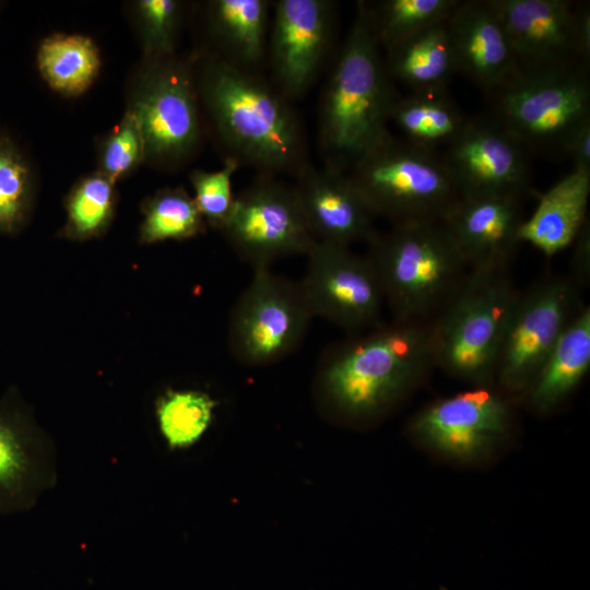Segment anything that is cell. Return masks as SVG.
Masks as SVG:
<instances>
[{"label": "cell", "mask_w": 590, "mask_h": 590, "mask_svg": "<svg viewBox=\"0 0 590 590\" xmlns=\"http://www.w3.org/2000/svg\"><path fill=\"white\" fill-rule=\"evenodd\" d=\"M435 366L432 321L391 319L326 349L311 382L312 403L332 425L366 428L390 414Z\"/></svg>", "instance_id": "cell-1"}, {"label": "cell", "mask_w": 590, "mask_h": 590, "mask_svg": "<svg viewBox=\"0 0 590 590\" xmlns=\"http://www.w3.org/2000/svg\"><path fill=\"white\" fill-rule=\"evenodd\" d=\"M192 72L225 158L273 177L296 178L310 165L299 118L271 82L210 52L200 56Z\"/></svg>", "instance_id": "cell-2"}, {"label": "cell", "mask_w": 590, "mask_h": 590, "mask_svg": "<svg viewBox=\"0 0 590 590\" xmlns=\"http://www.w3.org/2000/svg\"><path fill=\"white\" fill-rule=\"evenodd\" d=\"M380 48L366 1H359L320 98L318 137L326 165L347 172L390 133L398 96Z\"/></svg>", "instance_id": "cell-3"}, {"label": "cell", "mask_w": 590, "mask_h": 590, "mask_svg": "<svg viewBox=\"0 0 590 590\" xmlns=\"http://www.w3.org/2000/svg\"><path fill=\"white\" fill-rule=\"evenodd\" d=\"M392 319L433 321L470 269L441 220L392 224L368 245Z\"/></svg>", "instance_id": "cell-4"}, {"label": "cell", "mask_w": 590, "mask_h": 590, "mask_svg": "<svg viewBox=\"0 0 590 590\" xmlns=\"http://www.w3.org/2000/svg\"><path fill=\"white\" fill-rule=\"evenodd\" d=\"M518 290L509 267L470 271L456 296L432 321L435 365L473 387L494 385Z\"/></svg>", "instance_id": "cell-5"}, {"label": "cell", "mask_w": 590, "mask_h": 590, "mask_svg": "<svg viewBox=\"0 0 590 590\" xmlns=\"http://www.w3.org/2000/svg\"><path fill=\"white\" fill-rule=\"evenodd\" d=\"M589 64L521 68L494 92L492 116L529 154L564 155L590 121Z\"/></svg>", "instance_id": "cell-6"}, {"label": "cell", "mask_w": 590, "mask_h": 590, "mask_svg": "<svg viewBox=\"0 0 590 590\" xmlns=\"http://www.w3.org/2000/svg\"><path fill=\"white\" fill-rule=\"evenodd\" d=\"M346 173L375 215L391 225L442 220L460 198L439 151L391 133Z\"/></svg>", "instance_id": "cell-7"}, {"label": "cell", "mask_w": 590, "mask_h": 590, "mask_svg": "<svg viewBox=\"0 0 590 590\" xmlns=\"http://www.w3.org/2000/svg\"><path fill=\"white\" fill-rule=\"evenodd\" d=\"M571 275L546 273L518 290L497 358L494 385L523 394L559 337L585 305Z\"/></svg>", "instance_id": "cell-8"}, {"label": "cell", "mask_w": 590, "mask_h": 590, "mask_svg": "<svg viewBox=\"0 0 590 590\" xmlns=\"http://www.w3.org/2000/svg\"><path fill=\"white\" fill-rule=\"evenodd\" d=\"M312 318L299 282L270 268L253 270L231 312V354L247 367L278 363L302 345Z\"/></svg>", "instance_id": "cell-9"}, {"label": "cell", "mask_w": 590, "mask_h": 590, "mask_svg": "<svg viewBox=\"0 0 590 590\" xmlns=\"http://www.w3.org/2000/svg\"><path fill=\"white\" fill-rule=\"evenodd\" d=\"M145 142V162L172 166L187 160L201 139L192 67L175 55L146 59L127 107Z\"/></svg>", "instance_id": "cell-10"}, {"label": "cell", "mask_w": 590, "mask_h": 590, "mask_svg": "<svg viewBox=\"0 0 590 590\" xmlns=\"http://www.w3.org/2000/svg\"><path fill=\"white\" fill-rule=\"evenodd\" d=\"M221 232L234 253L252 270L270 268L285 257L307 256L316 244L294 187L266 175L235 196Z\"/></svg>", "instance_id": "cell-11"}, {"label": "cell", "mask_w": 590, "mask_h": 590, "mask_svg": "<svg viewBox=\"0 0 590 590\" xmlns=\"http://www.w3.org/2000/svg\"><path fill=\"white\" fill-rule=\"evenodd\" d=\"M307 259L299 284L314 318H323L349 334L384 322L385 299L367 255H357L350 247L316 241Z\"/></svg>", "instance_id": "cell-12"}, {"label": "cell", "mask_w": 590, "mask_h": 590, "mask_svg": "<svg viewBox=\"0 0 590 590\" xmlns=\"http://www.w3.org/2000/svg\"><path fill=\"white\" fill-rule=\"evenodd\" d=\"M521 68L589 64L590 9L570 0H488Z\"/></svg>", "instance_id": "cell-13"}, {"label": "cell", "mask_w": 590, "mask_h": 590, "mask_svg": "<svg viewBox=\"0 0 590 590\" xmlns=\"http://www.w3.org/2000/svg\"><path fill=\"white\" fill-rule=\"evenodd\" d=\"M267 55L271 83L290 102L304 96L317 80L333 47L337 2L279 0Z\"/></svg>", "instance_id": "cell-14"}, {"label": "cell", "mask_w": 590, "mask_h": 590, "mask_svg": "<svg viewBox=\"0 0 590 590\" xmlns=\"http://www.w3.org/2000/svg\"><path fill=\"white\" fill-rule=\"evenodd\" d=\"M511 410L495 385L437 400L409 424L410 434L450 458L473 460L493 450L511 428Z\"/></svg>", "instance_id": "cell-15"}, {"label": "cell", "mask_w": 590, "mask_h": 590, "mask_svg": "<svg viewBox=\"0 0 590 590\" xmlns=\"http://www.w3.org/2000/svg\"><path fill=\"white\" fill-rule=\"evenodd\" d=\"M440 154L460 197L530 190L528 151L492 115L468 118Z\"/></svg>", "instance_id": "cell-16"}, {"label": "cell", "mask_w": 590, "mask_h": 590, "mask_svg": "<svg viewBox=\"0 0 590 590\" xmlns=\"http://www.w3.org/2000/svg\"><path fill=\"white\" fill-rule=\"evenodd\" d=\"M316 241L351 247L369 245L379 234L377 216L346 172L308 165L293 186Z\"/></svg>", "instance_id": "cell-17"}, {"label": "cell", "mask_w": 590, "mask_h": 590, "mask_svg": "<svg viewBox=\"0 0 590 590\" xmlns=\"http://www.w3.org/2000/svg\"><path fill=\"white\" fill-rule=\"evenodd\" d=\"M521 197H460L442 222L470 271L510 267L520 244Z\"/></svg>", "instance_id": "cell-18"}, {"label": "cell", "mask_w": 590, "mask_h": 590, "mask_svg": "<svg viewBox=\"0 0 590 590\" xmlns=\"http://www.w3.org/2000/svg\"><path fill=\"white\" fill-rule=\"evenodd\" d=\"M457 73L486 93L519 70L504 27L488 0H460L447 20Z\"/></svg>", "instance_id": "cell-19"}, {"label": "cell", "mask_w": 590, "mask_h": 590, "mask_svg": "<svg viewBox=\"0 0 590 590\" xmlns=\"http://www.w3.org/2000/svg\"><path fill=\"white\" fill-rule=\"evenodd\" d=\"M46 445L12 393L0 400V512L30 508L52 480Z\"/></svg>", "instance_id": "cell-20"}, {"label": "cell", "mask_w": 590, "mask_h": 590, "mask_svg": "<svg viewBox=\"0 0 590 590\" xmlns=\"http://www.w3.org/2000/svg\"><path fill=\"white\" fill-rule=\"evenodd\" d=\"M590 172L573 169L543 193L519 229V241L552 257L574 243L587 220Z\"/></svg>", "instance_id": "cell-21"}, {"label": "cell", "mask_w": 590, "mask_h": 590, "mask_svg": "<svg viewBox=\"0 0 590 590\" xmlns=\"http://www.w3.org/2000/svg\"><path fill=\"white\" fill-rule=\"evenodd\" d=\"M270 2L213 0L208 3L210 52L237 68L258 72L267 55Z\"/></svg>", "instance_id": "cell-22"}, {"label": "cell", "mask_w": 590, "mask_h": 590, "mask_svg": "<svg viewBox=\"0 0 590 590\" xmlns=\"http://www.w3.org/2000/svg\"><path fill=\"white\" fill-rule=\"evenodd\" d=\"M590 368V308L570 320L541 370L524 391L530 408L548 412L577 388Z\"/></svg>", "instance_id": "cell-23"}, {"label": "cell", "mask_w": 590, "mask_h": 590, "mask_svg": "<svg viewBox=\"0 0 590 590\" xmlns=\"http://www.w3.org/2000/svg\"><path fill=\"white\" fill-rule=\"evenodd\" d=\"M447 20L385 49V66L392 81L408 86L411 93L447 90L457 74Z\"/></svg>", "instance_id": "cell-24"}, {"label": "cell", "mask_w": 590, "mask_h": 590, "mask_svg": "<svg viewBox=\"0 0 590 590\" xmlns=\"http://www.w3.org/2000/svg\"><path fill=\"white\" fill-rule=\"evenodd\" d=\"M467 120L447 90L398 96L389 119L403 139L439 152L458 135Z\"/></svg>", "instance_id": "cell-25"}, {"label": "cell", "mask_w": 590, "mask_h": 590, "mask_svg": "<svg viewBox=\"0 0 590 590\" xmlns=\"http://www.w3.org/2000/svg\"><path fill=\"white\" fill-rule=\"evenodd\" d=\"M37 68L51 90L73 97L86 92L98 75L102 61L97 46L79 34H52L42 40Z\"/></svg>", "instance_id": "cell-26"}, {"label": "cell", "mask_w": 590, "mask_h": 590, "mask_svg": "<svg viewBox=\"0 0 590 590\" xmlns=\"http://www.w3.org/2000/svg\"><path fill=\"white\" fill-rule=\"evenodd\" d=\"M217 402L200 390L168 389L156 401L155 413L163 439L170 450L196 445L210 427Z\"/></svg>", "instance_id": "cell-27"}, {"label": "cell", "mask_w": 590, "mask_h": 590, "mask_svg": "<svg viewBox=\"0 0 590 590\" xmlns=\"http://www.w3.org/2000/svg\"><path fill=\"white\" fill-rule=\"evenodd\" d=\"M460 0H382L366 2L380 47L388 49L446 21Z\"/></svg>", "instance_id": "cell-28"}, {"label": "cell", "mask_w": 590, "mask_h": 590, "mask_svg": "<svg viewBox=\"0 0 590 590\" xmlns=\"http://www.w3.org/2000/svg\"><path fill=\"white\" fill-rule=\"evenodd\" d=\"M142 211L140 240L143 244L191 238L206 227L193 198L182 188L158 190L144 202Z\"/></svg>", "instance_id": "cell-29"}, {"label": "cell", "mask_w": 590, "mask_h": 590, "mask_svg": "<svg viewBox=\"0 0 590 590\" xmlns=\"http://www.w3.org/2000/svg\"><path fill=\"white\" fill-rule=\"evenodd\" d=\"M115 204V182L98 170L83 177L67 197L61 234L76 240L99 236L114 216Z\"/></svg>", "instance_id": "cell-30"}, {"label": "cell", "mask_w": 590, "mask_h": 590, "mask_svg": "<svg viewBox=\"0 0 590 590\" xmlns=\"http://www.w3.org/2000/svg\"><path fill=\"white\" fill-rule=\"evenodd\" d=\"M34 173L25 155L0 133V234L14 235L26 224L34 200Z\"/></svg>", "instance_id": "cell-31"}, {"label": "cell", "mask_w": 590, "mask_h": 590, "mask_svg": "<svg viewBox=\"0 0 590 590\" xmlns=\"http://www.w3.org/2000/svg\"><path fill=\"white\" fill-rule=\"evenodd\" d=\"M181 7V2L177 0L135 2L138 26L146 59L175 55Z\"/></svg>", "instance_id": "cell-32"}, {"label": "cell", "mask_w": 590, "mask_h": 590, "mask_svg": "<svg viewBox=\"0 0 590 590\" xmlns=\"http://www.w3.org/2000/svg\"><path fill=\"white\" fill-rule=\"evenodd\" d=\"M143 162L144 138L137 117L127 108L118 126L102 143L98 172L116 184Z\"/></svg>", "instance_id": "cell-33"}, {"label": "cell", "mask_w": 590, "mask_h": 590, "mask_svg": "<svg viewBox=\"0 0 590 590\" xmlns=\"http://www.w3.org/2000/svg\"><path fill=\"white\" fill-rule=\"evenodd\" d=\"M239 168L233 160L225 158L221 169L206 172L196 169L190 175L196 205L206 225L222 231L235 202L232 177Z\"/></svg>", "instance_id": "cell-34"}, {"label": "cell", "mask_w": 590, "mask_h": 590, "mask_svg": "<svg viewBox=\"0 0 590 590\" xmlns=\"http://www.w3.org/2000/svg\"><path fill=\"white\" fill-rule=\"evenodd\" d=\"M564 156L573 162V169L590 172V121L582 125L568 140Z\"/></svg>", "instance_id": "cell-35"}, {"label": "cell", "mask_w": 590, "mask_h": 590, "mask_svg": "<svg viewBox=\"0 0 590 590\" xmlns=\"http://www.w3.org/2000/svg\"><path fill=\"white\" fill-rule=\"evenodd\" d=\"M575 250L573 256V270L571 275L574 280L581 286L586 284V280L589 279L590 268V229L589 221L585 223L576 239L574 240Z\"/></svg>", "instance_id": "cell-36"}]
</instances>
